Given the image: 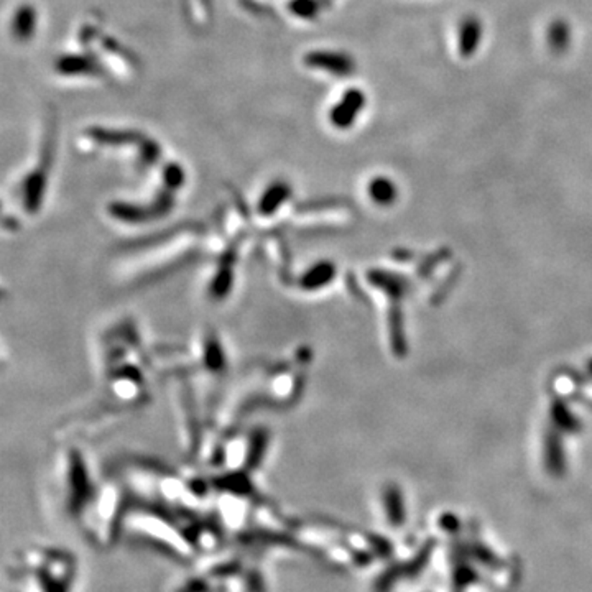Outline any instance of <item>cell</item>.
<instances>
[{"label": "cell", "mask_w": 592, "mask_h": 592, "mask_svg": "<svg viewBox=\"0 0 592 592\" xmlns=\"http://www.w3.org/2000/svg\"><path fill=\"white\" fill-rule=\"evenodd\" d=\"M313 65L337 76L351 75L354 71V61L347 55H339V53H317L313 56Z\"/></svg>", "instance_id": "3957f363"}, {"label": "cell", "mask_w": 592, "mask_h": 592, "mask_svg": "<svg viewBox=\"0 0 592 592\" xmlns=\"http://www.w3.org/2000/svg\"><path fill=\"white\" fill-rule=\"evenodd\" d=\"M365 106V96L360 89H349L344 94V97L337 102L334 109L331 112V120L337 127H349L359 112Z\"/></svg>", "instance_id": "6da1fadb"}, {"label": "cell", "mask_w": 592, "mask_h": 592, "mask_svg": "<svg viewBox=\"0 0 592 592\" xmlns=\"http://www.w3.org/2000/svg\"><path fill=\"white\" fill-rule=\"evenodd\" d=\"M372 193H374L375 199L385 201V199H390L393 188H391V184L386 180H377L374 181V186H372Z\"/></svg>", "instance_id": "5b68a950"}, {"label": "cell", "mask_w": 592, "mask_h": 592, "mask_svg": "<svg viewBox=\"0 0 592 592\" xmlns=\"http://www.w3.org/2000/svg\"><path fill=\"white\" fill-rule=\"evenodd\" d=\"M482 22L477 17H466L458 28V51L462 58L476 55L482 42Z\"/></svg>", "instance_id": "7a4b0ae2"}, {"label": "cell", "mask_w": 592, "mask_h": 592, "mask_svg": "<svg viewBox=\"0 0 592 592\" xmlns=\"http://www.w3.org/2000/svg\"><path fill=\"white\" fill-rule=\"evenodd\" d=\"M548 46L555 53H565L571 45V28L565 20H555L546 33Z\"/></svg>", "instance_id": "277c9868"}]
</instances>
